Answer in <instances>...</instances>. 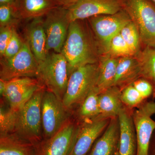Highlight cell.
Returning <instances> with one entry per match:
<instances>
[{"label":"cell","mask_w":155,"mask_h":155,"mask_svg":"<svg viewBox=\"0 0 155 155\" xmlns=\"http://www.w3.org/2000/svg\"><path fill=\"white\" fill-rule=\"evenodd\" d=\"M81 20L70 23L61 52L68 62L69 76L77 68L87 64H97V61L94 42Z\"/></svg>","instance_id":"cell-1"},{"label":"cell","mask_w":155,"mask_h":155,"mask_svg":"<svg viewBox=\"0 0 155 155\" xmlns=\"http://www.w3.org/2000/svg\"><path fill=\"white\" fill-rule=\"evenodd\" d=\"M45 90L44 87L37 91L18 110L16 125L12 133L36 145L41 141L43 133L41 103Z\"/></svg>","instance_id":"cell-2"},{"label":"cell","mask_w":155,"mask_h":155,"mask_svg":"<svg viewBox=\"0 0 155 155\" xmlns=\"http://www.w3.org/2000/svg\"><path fill=\"white\" fill-rule=\"evenodd\" d=\"M69 77L67 59L62 53L50 52L39 64L36 78L47 90L63 100Z\"/></svg>","instance_id":"cell-3"},{"label":"cell","mask_w":155,"mask_h":155,"mask_svg":"<svg viewBox=\"0 0 155 155\" xmlns=\"http://www.w3.org/2000/svg\"><path fill=\"white\" fill-rule=\"evenodd\" d=\"M98 64H91L77 68L70 74L63 97L67 109L80 105L93 89L96 86Z\"/></svg>","instance_id":"cell-4"},{"label":"cell","mask_w":155,"mask_h":155,"mask_svg":"<svg viewBox=\"0 0 155 155\" xmlns=\"http://www.w3.org/2000/svg\"><path fill=\"white\" fill-rule=\"evenodd\" d=\"M124 8L146 47L155 48V8L148 0H125Z\"/></svg>","instance_id":"cell-5"},{"label":"cell","mask_w":155,"mask_h":155,"mask_svg":"<svg viewBox=\"0 0 155 155\" xmlns=\"http://www.w3.org/2000/svg\"><path fill=\"white\" fill-rule=\"evenodd\" d=\"M39 66L28 43L24 41L22 48L16 56L11 59H1L0 79L8 81L22 77L36 78Z\"/></svg>","instance_id":"cell-6"},{"label":"cell","mask_w":155,"mask_h":155,"mask_svg":"<svg viewBox=\"0 0 155 155\" xmlns=\"http://www.w3.org/2000/svg\"><path fill=\"white\" fill-rule=\"evenodd\" d=\"M68 110L62 100L45 89L41 103L42 127L45 139L54 135L69 121Z\"/></svg>","instance_id":"cell-7"},{"label":"cell","mask_w":155,"mask_h":155,"mask_svg":"<svg viewBox=\"0 0 155 155\" xmlns=\"http://www.w3.org/2000/svg\"><path fill=\"white\" fill-rule=\"evenodd\" d=\"M71 21L66 8L58 6L43 19L48 53H61L67 38Z\"/></svg>","instance_id":"cell-8"},{"label":"cell","mask_w":155,"mask_h":155,"mask_svg":"<svg viewBox=\"0 0 155 155\" xmlns=\"http://www.w3.org/2000/svg\"><path fill=\"white\" fill-rule=\"evenodd\" d=\"M155 102L143 103L132 113L136 137L137 155H149L150 143L155 130Z\"/></svg>","instance_id":"cell-9"},{"label":"cell","mask_w":155,"mask_h":155,"mask_svg":"<svg viewBox=\"0 0 155 155\" xmlns=\"http://www.w3.org/2000/svg\"><path fill=\"white\" fill-rule=\"evenodd\" d=\"M126 11H121L112 15H102L89 18L92 29L104 49L108 52L113 38L131 21Z\"/></svg>","instance_id":"cell-10"},{"label":"cell","mask_w":155,"mask_h":155,"mask_svg":"<svg viewBox=\"0 0 155 155\" xmlns=\"http://www.w3.org/2000/svg\"><path fill=\"white\" fill-rule=\"evenodd\" d=\"M2 96L9 107L19 110L39 90L45 87L37 78L22 77L5 81Z\"/></svg>","instance_id":"cell-11"},{"label":"cell","mask_w":155,"mask_h":155,"mask_svg":"<svg viewBox=\"0 0 155 155\" xmlns=\"http://www.w3.org/2000/svg\"><path fill=\"white\" fill-rule=\"evenodd\" d=\"M125 0H79L66 8L71 22L94 16L112 15L122 11Z\"/></svg>","instance_id":"cell-12"},{"label":"cell","mask_w":155,"mask_h":155,"mask_svg":"<svg viewBox=\"0 0 155 155\" xmlns=\"http://www.w3.org/2000/svg\"><path fill=\"white\" fill-rule=\"evenodd\" d=\"M78 127L70 121L49 138L36 145V155H68L75 142Z\"/></svg>","instance_id":"cell-13"},{"label":"cell","mask_w":155,"mask_h":155,"mask_svg":"<svg viewBox=\"0 0 155 155\" xmlns=\"http://www.w3.org/2000/svg\"><path fill=\"white\" fill-rule=\"evenodd\" d=\"M110 119L100 115L84 121L78 127L75 142L68 155H86L96 140L105 130Z\"/></svg>","instance_id":"cell-14"},{"label":"cell","mask_w":155,"mask_h":155,"mask_svg":"<svg viewBox=\"0 0 155 155\" xmlns=\"http://www.w3.org/2000/svg\"><path fill=\"white\" fill-rule=\"evenodd\" d=\"M124 107L118 116L119 127V155H134L137 144L132 114Z\"/></svg>","instance_id":"cell-15"},{"label":"cell","mask_w":155,"mask_h":155,"mask_svg":"<svg viewBox=\"0 0 155 155\" xmlns=\"http://www.w3.org/2000/svg\"><path fill=\"white\" fill-rule=\"evenodd\" d=\"M26 41L39 64L45 60L48 54L47 38L42 18L34 19L25 28Z\"/></svg>","instance_id":"cell-16"},{"label":"cell","mask_w":155,"mask_h":155,"mask_svg":"<svg viewBox=\"0 0 155 155\" xmlns=\"http://www.w3.org/2000/svg\"><path fill=\"white\" fill-rule=\"evenodd\" d=\"M140 77L141 67L136 56H127L118 59L114 86L122 90Z\"/></svg>","instance_id":"cell-17"},{"label":"cell","mask_w":155,"mask_h":155,"mask_svg":"<svg viewBox=\"0 0 155 155\" xmlns=\"http://www.w3.org/2000/svg\"><path fill=\"white\" fill-rule=\"evenodd\" d=\"M14 5L20 19L41 18L58 6L54 0H15Z\"/></svg>","instance_id":"cell-18"},{"label":"cell","mask_w":155,"mask_h":155,"mask_svg":"<svg viewBox=\"0 0 155 155\" xmlns=\"http://www.w3.org/2000/svg\"><path fill=\"white\" fill-rule=\"evenodd\" d=\"M119 127L118 117L111 118L110 123L94 146L89 155H112L119 141Z\"/></svg>","instance_id":"cell-19"},{"label":"cell","mask_w":155,"mask_h":155,"mask_svg":"<svg viewBox=\"0 0 155 155\" xmlns=\"http://www.w3.org/2000/svg\"><path fill=\"white\" fill-rule=\"evenodd\" d=\"M121 95V89L115 86L100 94L99 105L101 116L109 119L118 117L124 107Z\"/></svg>","instance_id":"cell-20"},{"label":"cell","mask_w":155,"mask_h":155,"mask_svg":"<svg viewBox=\"0 0 155 155\" xmlns=\"http://www.w3.org/2000/svg\"><path fill=\"white\" fill-rule=\"evenodd\" d=\"M36 145L10 134L0 136V155H36Z\"/></svg>","instance_id":"cell-21"},{"label":"cell","mask_w":155,"mask_h":155,"mask_svg":"<svg viewBox=\"0 0 155 155\" xmlns=\"http://www.w3.org/2000/svg\"><path fill=\"white\" fill-rule=\"evenodd\" d=\"M118 61L109 54L100 58L96 85L100 93L114 86Z\"/></svg>","instance_id":"cell-22"},{"label":"cell","mask_w":155,"mask_h":155,"mask_svg":"<svg viewBox=\"0 0 155 155\" xmlns=\"http://www.w3.org/2000/svg\"><path fill=\"white\" fill-rule=\"evenodd\" d=\"M100 94L96 86L80 104L78 115L83 121L95 119L101 115L99 105Z\"/></svg>","instance_id":"cell-23"},{"label":"cell","mask_w":155,"mask_h":155,"mask_svg":"<svg viewBox=\"0 0 155 155\" xmlns=\"http://www.w3.org/2000/svg\"><path fill=\"white\" fill-rule=\"evenodd\" d=\"M136 57L140 64L141 77L155 84V48L146 47Z\"/></svg>","instance_id":"cell-24"},{"label":"cell","mask_w":155,"mask_h":155,"mask_svg":"<svg viewBox=\"0 0 155 155\" xmlns=\"http://www.w3.org/2000/svg\"><path fill=\"white\" fill-rule=\"evenodd\" d=\"M120 34L127 43L133 55H137L140 53V38L135 23L131 20L122 28Z\"/></svg>","instance_id":"cell-25"},{"label":"cell","mask_w":155,"mask_h":155,"mask_svg":"<svg viewBox=\"0 0 155 155\" xmlns=\"http://www.w3.org/2000/svg\"><path fill=\"white\" fill-rule=\"evenodd\" d=\"M18 110H14L1 104L0 107V136L7 135L14 132Z\"/></svg>","instance_id":"cell-26"},{"label":"cell","mask_w":155,"mask_h":155,"mask_svg":"<svg viewBox=\"0 0 155 155\" xmlns=\"http://www.w3.org/2000/svg\"><path fill=\"white\" fill-rule=\"evenodd\" d=\"M121 98L124 105L129 109L138 107L144 100L132 84L121 90Z\"/></svg>","instance_id":"cell-27"},{"label":"cell","mask_w":155,"mask_h":155,"mask_svg":"<svg viewBox=\"0 0 155 155\" xmlns=\"http://www.w3.org/2000/svg\"><path fill=\"white\" fill-rule=\"evenodd\" d=\"M107 54L115 58L133 56L120 33L111 41Z\"/></svg>","instance_id":"cell-28"},{"label":"cell","mask_w":155,"mask_h":155,"mask_svg":"<svg viewBox=\"0 0 155 155\" xmlns=\"http://www.w3.org/2000/svg\"><path fill=\"white\" fill-rule=\"evenodd\" d=\"M20 20L14 5H0L1 27L7 26L15 27Z\"/></svg>","instance_id":"cell-29"},{"label":"cell","mask_w":155,"mask_h":155,"mask_svg":"<svg viewBox=\"0 0 155 155\" xmlns=\"http://www.w3.org/2000/svg\"><path fill=\"white\" fill-rule=\"evenodd\" d=\"M24 42L14 28L4 55L1 59H11L16 56L22 48Z\"/></svg>","instance_id":"cell-30"},{"label":"cell","mask_w":155,"mask_h":155,"mask_svg":"<svg viewBox=\"0 0 155 155\" xmlns=\"http://www.w3.org/2000/svg\"><path fill=\"white\" fill-rule=\"evenodd\" d=\"M153 84L154 83L151 81L142 77L137 79L132 84L145 100L152 96L155 97V89Z\"/></svg>","instance_id":"cell-31"},{"label":"cell","mask_w":155,"mask_h":155,"mask_svg":"<svg viewBox=\"0 0 155 155\" xmlns=\"http://www.w3.org/2000/svg\"><path fill=\"white\" fill-rule=\"evenodd\" d=\"M15 27L12 26L1 27L0 29V56L2 58Z\"/></svg>","instance_id":"cell-32"},{"label":"cell","mask_w":155,"mask_h":155,"mask_svg":"<svg viewBox=\"0 0 155 155\" xmlns=\"http://www.w3.org/2000/svg\"><path fill=\"white\" fill-rule=\"evenodd\" d=\"M57 5L60 7L68 8L69 6L75 4L79 0H54Z\"/></svg>","instance_id":"cell-33"},{"label":"cell","mask_w":155,"mask_h":155,"mask_svg":"<svg viewBox=\"0 0 155 155\" xmlns=\"http://www.w3.org/2000/svg\"><path fill=\"white\" fill-rule=\"evenodd\" d=\"M15 0H0V5H14Z\"/></svg>","instance_id":"cell-34"},{"label":"cell","mask_w":155,"mask_h":155,"mask_svg":"<svg viewBox=\"0 0 155 155\" xmlns=\"http://www.w3.org/2000/svg\"><path fill=\"white\" fill-rule=\"evenodd\" d=\"M112 155H119V151H118V150H116V151H115V152Z\"/></svg>","instance_id":"cell-35"},{"label":"cell","mask_w":155,"mask_h":155,"mask_svg":"<svg viewBox=\"0 0 155 155\" xmlns=\"http://www.w3.org/2000/svg\"><path fill=\"white\" fill-rule=\"evenodd\" d=\"M153 155H155V150H154V152H153Z\"/></svg>","instance_id":"cell-36"},{"label":"cell","mask_w":155,"mask_h":155,"mask_svg":"<svg viewBox=\"0 0 155 155\" xmlns=\"http://www.w3.org/2000/svg\"><path fill=\"white\" fill-rule=\"evenodd\" d=\"M152 1L155 4V0H152Z\"/></svg>","instance_id":"cell-37"}]
</instances>
